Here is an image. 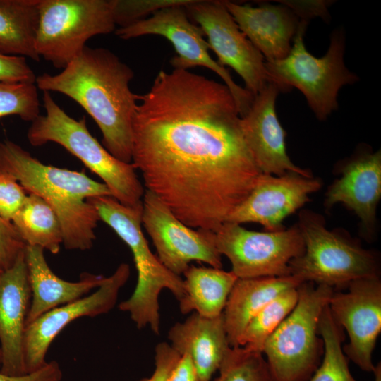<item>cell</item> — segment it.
I'll return each instance as SVG.
<instances>
[{"instance_id":"obj_1","label":"cell","mask_w":381,"mask_h":381,"mask_svg":"<svg viewBox=\"0 0 381 381\" xmlns=\"http://www.w3.org/2000/svg\"><path fill=\"white\" fill-rule=\"evenodd\" d=\"M145 190L183 223L216 229L262 174L225 90L204 83L171 86L135 114L132 160Z\"/></svg>"},{"instance_id":"obj_2","label":"cell","mask_w":381,"mask_h":381,"mask_svg":"<svg viewBox=\"0 0 381 381\" xmlns=\"http://www.w3.org/2000/svg\"><path fill=\"white\" fill-rule=\"evenodd\" d=\"M133 78V71L109 49L85 46L59 73H43L35 83L42 92L77 102L98 126L105 149L131 163L133 119L140 96L130 88Z\"/></svg>"},{"instance_id":"obj_3","label":"cell","mask_w":381,"mask_h":381,"mask_svg":"<svg viewBox=\"0 0 381 381\" xmlns=\"http://www.w3.org/2000/svg\"><path fill=\"white\" fill-rule=\"evenodd\" d=\"M0 170L12 175L26 193L44 200L56 214L68 250H89L99 218L88 200L111 196L107 186L81 171L43 164L11 140L0 143Z\"/></svg>"},{"instance_id":"obj_4","label":"cell","mask_w":381,"mask_h":381,"mask_svg":"<svg viewBox=\"0 0 381 381\" xmlns=\"http://www.w3.org/2000/svg\"><path fill=\"white\" fill-rule=\"evenodd\" d=\"M88 201L96 209L99 220L115 231L133 255L137 284L132 295L119 303V310L128 313L138 329L148 326L159 334V294L167 289L179 301L184 294L183 279L169 270L150 250L141 229L143 204L127 207L109 195Z\"/></svg>"},{"instance_id":"obj_5","label":"cell","mask_w":381,"mask_h":381,"mask_svg":"<svg viewBox=\"0 0 381 381\" xmlns=\"http://www.w3.org/2000/svg\"><path fill=\"white\" fill-rule=\"evenodd\" d=\"M42 101L45 114L31 122L27 133L30 145L36 147L50 142L60 145L97 174L120 203L127 207L142 205L145 189L133 163L114 157L91 135L85 118H72L50 92H43Z\"/></svg>"},{"instance_id":"obj_6","label":"cell","mask_w":381,"mask_h":381,"mask_svg":"<svg viewBox=\"0 0 381 381\" xmlns=\"http://www.w3.org/2000/svg\"><path fill=\"white\" fill-rule=\"evenodd\" d=\"M308 22L301 20L289 54L283 59L265 61L270 82L281 92L296 87L304 95L308 106L320 121L338 109L340 89L358 80L344 64V31L334 30L326 54L320 58L312 55L304 44Z\"/></svg>"},{"instance_id":"obj_7","label":"cell","mask_w":381,"mask_h":381,"mask_svg":"<svg viewBox=\"0 0 381 381\" xmlns=\"http://www.w3.org/2000/svg\"><path fill=\"white\" fill-rule=\"evenodd\" d=\"M297 290L295 307L263 346L272 381H308L322 360L319 321L334 289L305 282Z\"/></svg>"},{"instance_id":"obj_8","label":"cell","mask_w":381,"mask_h":381,"mask_svg":"<svg viewBox=\"0 0 381 381\" xmlns=\"http://www.w3.org/2000/svg\"><path fill=\"white\" fill-rule=\"evenodd\" d=\"M297 226L305 250L302 255L290 261L291 275L303 282L333 289H346L358 279L380 277L375 254L344 234L327 229L318 214L301 212Z\"/></svg>"},{"instance_id":"obj_9","label":"cell","mask_w":381,"mask_h":381,"mask_svg":"<svg viewBox=\"0 0 381 381\" xmlns=\"http://www.w3.org/2000/svg\"><path fill=\"white\" fill-rule=\"evenodd\" d=\"M115 0H39L37 54L64 69L88 40L114 32Z\"/></svg>"},{"instance_id":"obj_10","label":"cell","mask_w":381,"mask_h":381,"mask_svg":"<svg viewBox=\"0 0 381 381\" xmlns=\"http://www.w3.org/2000/svg\"><path fill=\"white\" fill-rule=\"evenodd\" d=\"M192 0H182L154 12L150 16L128 26L118 28L115 35L123 40L155 35L168 40L175 55L170 64L174 69L185 70L201 66L214 72L223 80L237 104L241 116L249 109L253 96L236 84L228 71L213 59L210 46L201 28L193 23L185 6Z\"/></svg>"},{"instance_id":"obj_11","label":"cell","mask_w":381,"mask_h":381,"mask_svg":"<svg viewBox=\"0 0 381 381\" xmlns=\"http://www.w3.org/2000/svg\"><path fill=\"white\" fill-rule=\"evenodd\" d=\"M214 232L218 251L231 264L238 279L291 275L289 262L305 246L297 226L277 231H255L225 222Z\"/></svg>"},{"instance_id":"obj_12","label":"cell","mask_w":381,"mask_h":381,"mask_svg":"<svg viewBox=\"0 0 381 381\" xmlns=\"http://www.w3.org/2000/svg\"><path fill=\"white\" fill-rule=\"evenodd\" d=\"M207 38L222 67L229 66L243 79L253 97L270 82L262 54L240 30L224 1H191L185 6Z\"/></svg>"},{"instance_id":"obj_13","label":"cell","mask_w":381,"mask_h":381,"mask_svg":"<svg viewBox=\"0 0 381 381\" xmlns=\"http://www.w3.org/2000/svg\"><path fill=\"white\" fill-rule=\"evenodd\" d=\"M142 225L151 238L162 263L181 276L192 261L222 269V255L214 232L188 226L154 194L145 189L142 199Z\"/></svg>"},{"instance_id":"obj_14","label":"cell","mask_w":381,"mask_h":381,"mask_svg":"<svg viewBox=\"0 0 381 381\" xmlns=\"http://www.w3.org/2000/svg\"><path fill=\"white\" fill-rule=\"evenodd\" d=\"M346 291H334L329 311L349 336L342 346L345 356L362 370L373 373V353L381 332V281L380 277L351 282Z\"/></svg>"},{"instance_id":"obj_15","label":"cell","mask_w":381,"mask_h":381,"mask_svg":"<svg viewBox=\"0 0 381 381\" xmlns=\"http://www.w3.org/2000/svg\"><path fill=\"white\" fill-rule=\"evenodd\" d=\"M130 273L128 264H120L93 293L55 308L28 325L23 344L26 373L36 371L46 364L45 357L51 343L69 323L79 318L95 317L109 312L115 306L119 291Z\"/></svg>"},{"instance_id":"obj_16","label":"cell","mask_w":381,"mask_h":381,"mask_svg":"<svg viewBox=\"0 0 381 381\" xmlns=\"http://www.w3.org/2000/svg\"><path fill=\"white\" fill-rule=\"evenodd\" d=\"M322 185L320 179L296 172L280 176L262 173L250 194L226 222L258 223L266 231L284 229L286 217L309 202V195Z\"/></svg>"},{"instance_id":"obj_17","label":"cell","mask_w":381,"mask_h":381,"mask_svg":"<svg viewBox=\"0 0 381 381\" xmlns=\"http://www.w3.org/2000/svg\"><path fill=\"white\" fill-rule=\"evenodd\" d=\"M279 88L272 82L253 97L248 111L241 116V126L246 143L262 174L280 176L296 172L313 176L295 165L286 148V132L276 112Z\"/></svg>"},{"instance_id":"obj_18","label":"cell","mask_w":381,"mask_h":381,"mask_svg":"<svg viewBox=\"0 0 381 381\" xmlns=\"http://www.w3.org/2000/svg\"><path fill=\"white\" fill-rule=\"evenodd\" d=\"M24 250L0 272V371L11 376L27 374L23 344L31 291Z\"/></svg>"},{"instance_id":"obj_19","label":"cell","mask_w":381,"mask_h":381,"mask_svg":"<svg viewBox=\"0 0 381 381\" xmlns=\"http://www.w3.org/2000/svg\"><path fill=\"white\" fill-rule=\"evenodd\" d=\"M341 176L329 187L325 200L327 209L342 203L360 219L365 232L372 233L376 208L381 197V152L358 150L341 167Z\"/></svg>"},{"instance_id":"obj_20","label":"cell","mask_w":381,"mask_h":381,"mask_svg":"<svg viewBox=\"0 0 381 381\" xmlns=\"http://www.w3.org/2000/svg\"><path fill=\"white\" fill-rule=\"evenodd\" d=\"M240 30L265 61L285 58L301 19L286 4L262 3L258 6L224 1Z\"/></svg>"},{"instance_id":"obj_21","label":"cell","mask_w":381,"mask_h":381,"mask_svg":"<svg viewBox=\"0 0 381 381\" xmlns=\"http://www.w3.org/2000/svg\"><path fill=\"white\" fill-rule=\"evenodd\" d=\"M24 254L31 291L26 327L47 312L85 296L106 278L84 273L78 282L66 281L51 270L41 247L26 245Z\"/></svg>"},{"instance_id":"obj_22","label":"cell","mask_w":381,"mask_h":381,"mask_svg":"<svg viewBox=\"0 0 381 381\" xmlns=\"http://www.w3.org/2000/svg\"><path fill=\"white\" fill-rule=\"evenodd\" d=\"M171 346L180 355L187 353L195 365L198 381H210L231 347L222 314L208 318L193 313L175 323L168 332Z\"/></svg>"},{"instance_id":"obj_23","label":"cell","mask_w":381,"mask_h":381,"mask_svg":"<svg viewBox=\"0 0 381 381\" xmlns=\"http://www.w3.org/2000/svg\"><path fill=\"white\" fill-rule=\"evenodd\" d=\"M303 282L293 275L238 279L222 313L231 347L238 346L239 337L250 320L282 293L298 287Z\"/></svg>"},{"instance_id":"obj_24","label":"cell","mask_w":381,"mask_h":381,"mask_svg":"<svg viewBox=\"0 0 381 381\" xmlns=\"http://www.w3.org/2000/svg\"><path fill=\"white\" fill-rule=\"evenodd\" d=\"M183 274L184 294L179 301L181 313L186 315L195 310L208 318L221 315L238 277L231 271L194 265H189Z\"/></svg>"},{"instance_id":"obj_25","label":"cell","mask_w":381,"mask_h":381,"mask_svg":"<svg viewBox=\"0 0 381 381\" xmlns=\"http://www.w3.org/2000/svg\"><path fill=\"white\" fill-rule=\"evenodd\" d=\"M39 0H0V54L39 61L35 47Z\"/></svg>"},{"instance_id":"obj_26","label":"cell","mask_w":381,"mask_h":381,"mask_svg":"<svg viewBox=\"0 0 381 381\" xmlns=\"http://www.w3.org/2000/svg\"><path fill=\"white\" fill-rule=\"evenodd\" d=\"M26 245L39 246L57 254L63 244L60 221L53 209L41 198L28 193L11 219Z\"/></svg>"},{"instance_id":"obj_27","label":"cell","mask_w":381,"mask_h":381,"mask_svg":"<svg viewBox=\"0 0 381 381\" xmlns=\"http://www.w3.org/2000/svg\"><path fill=\"white\" fill-rule=\"evenodd\" d=\"M344 330L332 317L328 304L319 321V333L324 341L320 365L308 381H358L351 374L342 349Z\"/></svg>"},{"instance_id":"obj_28","label":"cell","mask_w":381,"mask_h":381,"mask_svg":"<svg viewBox=\"0 0 381 381\" xmlns=\"http://www.w3.org/2000/svg\"><path fill=\"white\" fill-rule=\"evenodd\" d=\"M298 290L290 289L264 306L248 323L238 346L262 353L264 344L295 307Z\"/></svg>"},{"instance_id":"obj_29","label":"cell","mask_w":381,"mask_h":381,"mask_svg":"<svg viewBox=\"0 0 381 381\" xmlns=\"http://www.w3.org/2000/svg\"><path fill=\"white\" fill-rule=\"evenodd\" d=\"M217 371L213 381H272L263 354L241 346L228 349Z\"/></svg>"},{"instance_id":"obj_30","label":"cell","mask_w":381,"mask_h":381,"mask_svg":"<svg viewBox=\"0 0 381 381\" xmlns=\"http://www.w3.org/2000/svg\"><path fill=\"white\" fill-rule=\"evenodd\" d=\"M38 89L34 83L0 81V118L16 115L32 122L40 114Z\"/></svg>"},{"instance_id":"obj_31","label":"cell","mask_w":381,"mask_h":381,"mask_svg":"<svg viewBox=\"0 0 381 381\" xmlns=\"http://www.w3.org/2000/svg\"><path fill=\"white\" fill-rule=\"evenodd\" d=\"M182 0H115L114 17L116 26L123 28L143 20L147 14Z\"/></svg>"},{"instance_id":"obj_32","label":"cell","mask_w":381,"mask_h":381,"mask_svg":"<svg viewBox=\"0 0 381 381\" xmlns=\"http://www.w3.org/2000/svg\"><path fill=\"white\" fill-rule=\"evenodd\" d=\"M26 191L10 174L0 170V216L11 222L23 204Z\"/></svg>"},{"instance_id":"obj_33","label":"cell","mask_w":381,"mask_h":381,"mask_svg":"<svg viewBox=\"0 0 381 381\" xmlns=\"http://www.w3.org/2000/svg\"><path fill=\"white\" fill-rule=\"evenodd\" d=\"M26 244L22 240L12 222L0 216V266L3 270L11 267Z\"/></svg>"},{"instance_id":"obj_34","label":"cell","mask_w":381,"mask_h":381,"mask_svg":"<svg viewBox=\"0 0 381 381\" xmlns=\"http://www.w3.org/2000/svg\"><path fill=\"white\" fill-rule=\"evenodd\" d=\"M36 77L26 58L0 54V81L35 83Z\"/></svg>"},{"instance_id":"obj_35","label":"cell","mask_w":381,"mask_h":381,"mask_svg":"<svg viewBox=\"0 0 381 381\" xmlns=\"http://www.w3.org/2000/svg\"><path fill=\"white\" fill-rule=\"evenodd\" d=\"M180 356L170 344L166 342L157 344L155 349L153 373L150 377H144L138 381H166Z\"/></svg>"},{"instance_id":"obj_36","label":"cell","mask_w":381,"mask_h":381,"mask_svg":"<svg viewBox=\"0 0 381 381\" xmlns=\"http://www.w3.org/2000/svg\"><path fill=\"white\" fill-rule=\"evenodd\" d=\"M62 371L59 364L52 361L39 370L20 376L6 375L0 371V381H61Z\"/></svg>"},{"instance_id":"obj_37","label":"cell","mask_w":381,"mask_h":381,"mask_svg":"<svg viewBox=\"0 0 381 381\" xmlns=\"http://www.w3.org/2000/svg\"><path fill=\"white\" fill-rule=\"evenodd\" d=\"M166 381H198L195 365L188 354L180 356Z\"/></svg>"},{"instance_id":"obj_38","label":"cell","mask_w":381,"mask_h":381,"mask_svg":"<svg viewBox=\"0 0 381 381\" xmlns=\"http://www.w3.org/2000/svg\"><path fill=\"white\" fill-rule=\"evenodd\" d=\"M374 375V381H381V363L379 362L375 365V369L373 372Z\"/></svg>"},{"instance_id":"obj_39","label":"cell","mask_w":381,"mask_h":381,"mask_svg":"<svg viewBox=\"0 0 381 381\" xmlns=\"http://www.w3.org/2000/svg\"><path fill=\"white\" fill-rule=\"evenodd\" d=\"M4 270L0 266V272ZM1 350H0V366H1Z\"/></svg>"}]
</instances>
